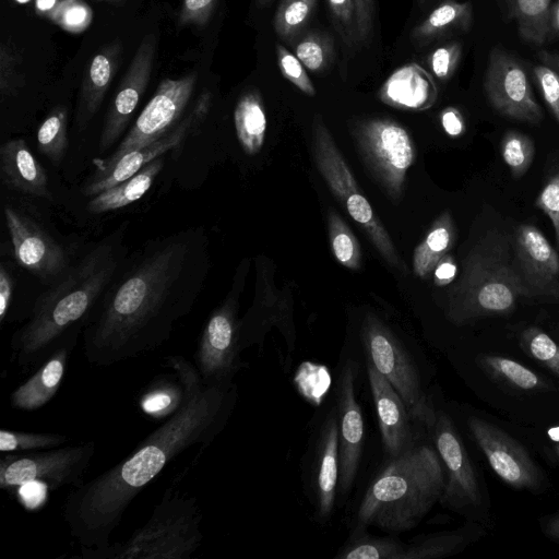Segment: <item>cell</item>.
Listing matches in <instances>:
<instances>
[{"label":"cell","mask_w":559,"mask_h":559,"mask_svg":"<svg viewBox=\"0 0 559 559\" xmlns=\"http://www.w3.org/2000/svg\"><path fill=\"white\" fill-rule=\"evenodd\" d=\"M124 222L94 243L33 302L11 338L12 359L24 371L38 368L72 331L82 329L128 255Z\"/></svg>","instance_id":"3957f363"},{"label":"cell","mask_w":559,"mask_h":559,"mask_svg":"<svg viewBox=\"0 0 559 559\" xmlns=\"http://www.w3.org/2000/svg\"><path fill=\"white\" fill-rule=\"evenodd\" d=\"M359 45H367L374 20V0H354Z\"/></svg>","instance_id":"f5cc1de1"},{"label":"cell","mask_w":559,"mask_h":559,"mask_svg":"<svg viewBox=\"0 0 559 559\" xmlns=\"http://www.w3.org/2000/svg\"><path fill=\"white\" fill-rule=\"evenodd\" d=\"M533 73L543 93L545 103L559 122V73L555 68L545 62L535 66Z\"/></svg>","instance_id":"681fc988"},{"label":"cell","mask_w":559,"mask_h":559,"mask_svg":"<svg viewBox=\"0 0 559 559\" xmlns=\"http://www.w3.org/2000/svg\"><path fill=\"white\" fill-rule=\"evenodd\" d=\"M535 206L550 219L559 249V168L548 178L536 198Z\"/></svg>","instance_id":"c3c4849f"},{"label":"cell","mask_w":559,"mask_h":559,"mask_svg":"<svg viewBox=\"0 0 559 559\" xmlns=\"http://www.w3.org/2000/svg\"><path fill=\"white\" fill-rule=\"evenodd\" d=\"M484 90L489 104L502 116L539 123L543 110L523 66L506 50L495 47L488 56Z\"/></svg>","instance_id":"5bb4252c"},{"label":"cell","mask_w":559,"mask_h":559,"mask_svg":"<svg viewBox=\"0 0 559 559\" xmlns=\"http://www.w3.org/2000/svg\"><path fill=\"white\" fill-rule=\"evenodd\" d=\"M352 133L373 178L391 199L400 200L407 171L416 157L409 133L389 118L356 121Z\"/></svg>","instance_id":"9c48e42d"},{"label":"cell","mask_w":559,"mask_h":559,"mask_svg":"<svg viewBox=\"0 0 559 559\" xmlns=\"http://www.w3.org/2000/svg\"><path fill=\"white\" fill-rule=\"evenodd\" d=\"M96 451L94 441L75 445L20 453H3L0 460V487L14 490L41 484L49 490L83 484V476Z\"/></svg>","instance_id":"ba28073f"},{"label":"cell","mask_w":559,"mask_h":559,"mask_svg":"<svg viewBox=\"0 0 559 559\" xmlns=\"http://www.w3.org/2000/svg\"><path fill=\"white\" fill-rule=\"evenodd\" d=\"M462 51L460 41H451L431 51L427 63L432 74L441 81L451 79L460 64Z\"/></svg>","instance_id":"7dc6e473"},{"label":"cell","mask_w":559,"mask_h":559,"mask_svg":"<svg viewBox=\"0 0 559 559\" xmlns=\"http://www.w3.org/2000/svg\"><path fill=\"white\" fill-rule=\"evenodd\" d=\"M466 536L460 531L420 536L406 544L404 559H437L461 550Z\"/></svg>","instance_id":"8d00e7d4"},{"label":"cell","mask_w":559,"mask_h":559,"mask_svg":"<svg viewBox=\"0 0 559 559\" xmlns=\"http://www.w3.org/2000/svg\"><path fill=\"white\" fill-rule=\"evenodd\" d=\"M474 11L469 1L444 0L411 32V39L417 45H427L447 34L469 32Z\"/></svg>","instance_id":"4316f807"},{"label":"cell","mask_w":559,"mask_h":559,"mask_svg":"<svg viewBox=\"0 0 559 559\" xmlns=\"http://www.w3.org/2000/svg\"><path fill=\"white\" fill-rule=\"evenodd\" d=\"M68 110L63 106L53 108L37 130V147L52 164L58 166L68 147Z\"/></svg>","instance_id":"e575fe53"},{"label":"cell","mask_w":559,"mask_h":559,"mask_svg":"<svg viewBox=\"0 0 559 559\" xmlns=\"http://www.w3.org/2000/svg\"><path fill=\"white\" fill-rule=\"evenodd\" d=\"M175 374V373H174ZM183 401V389L176 377L154 379L140 397L139 405L146 415L162 419L174 415Z\"/></svg>","instance_id":"d6a6232c"},{"label":"cell","mask_w":559,"mask_h":559,"mask_svg":"<svg viewBox=\"0 0 559 559\" xmlns=\"http://www.w3.org/2000/svg\"><path fill=\"white\" fill-rule=\"evenodd\" d=\"M555 451H556V454H557V455H558V457H559V444H557V445H556Z\"/></svg>","instance_id":"be15d7a7"},{"label":"cell","mask_w":559,"mask_h":559,"mask_svg":"<svg viewBox=\"0 0 559 559\" xmlns=\"http://www.w3.org/2000/svg\"><path fill=\"white\" fill-rule=\"evenodd\" d=\"M548 532L551 536L559 539V515H557L549 522Z\"/></svg>","instance_id":"94428289"},{"label":"cell","mask_w":559,"mask_h":559,"mask_svg":"<svg viewBox=\"0 0 559 559\" xmlns=\"http://www.w3.org/2000/svg\"><path fill=\"white\" fill-rule=\"evenodd\" d=\"M361 342L369 364L392 384L413 419L429 427L436 411L429 404L418 369L402 343L372 314L367 316L362 323Z\"/></svg>","instance_id":"30bf717a"},{"label":"cell","mask_w":559,"mask_h":559,"mask_svg":"<svg viewBox=\"0 0 559 559\" xmlns=\"http://www.w3.org/2000/svg\"><path fill=\"white\" fill-rule=\"evenodd\" d=\"M237 299L230 294L207 318L198 340L194 366L206 384L233 382L241 369Z\"/></svg>","instance_id":"7c38bea8"},{"label":"cell","mask_w":559,"mask_h":559,"mask_svg":"<svg viewBox=\"0 0 559 559\" xmlns=\"http://www.w3.org/2000/svg\"><path fill=\"white\" fill-rule=\"evenodd\" d=\"M520 344L526 354L559 377V345L547 333L530 326L522 331Z\"/></svg>","instance_id":"7bdbcfd3"},{"label":"cell","mask_w":559,"mask_h":559,"mask_svg":"<svg viewBox=\"0 0 559 559\" xmlns=\"http://www.w3.org/2000/svg\"><path fill=\"white\" fill-rule=\"evenodd\" d=\"M3 214L17 264L48 286L58 281L71 265L64 248L25 212L5 204Z\"/></svg>","instance_id":"4fadbf2b"},{"label":"cell","mask_w":559,"mask_h":559,"mask_svg":"<svg viewBox=\"0 0 559 559\" xmlns=\"http://www.w3.org/2000/svg\"><path fill=\"white\" fill-rule=\"evenodd\" d=\"M317 0H282L273 19L277 36L294 45L310 21Z\"/></svg>","instance_id":"d590c367"},{"label":"cell","mask_w":559,"mask_h":559,"mask_svg":"<svg viewBox=\"0 0 559 559\" xmlns=\"http://www.w3.org/2000/svg\"><path fill=\"white\" fill-rule=\"evenodd\" d=\"M406 544L392 537L355 532L335 556L336 559H404Z\"/></svg>","instance_id":"1f68e13d"},{"label":"cell","mask_w":559,"mask_h":559,"mask_svg":"<svg viewBox=\"0 0 559 559\" xmlns=\"http://www.w3.org/2000/svg\"><path fill=\"white\" fill-rule=\"evenodd\" d=\"M195 83V73L180 79L163 80L116 150L107 157L94 159L93 175L104 173L124 154L147 145L170 131L183 118Z\"/></svg>","instance_id":"8fae6325"},{"label":"cell","mask_w":559,"mask_h":559,"mask_svg":"<svg viewBox=\"0 0 559 559\" xmlns=\"http://www.w3.org/2000/svg\"><path fill=\"white\" fill-rule=\"evenodd\" d=\"M217 0H183L179 21L181 25L194 24L203 27L216 5Z\"/></svg>","instance_id":"f907efd6"},{"label":"cell","mask_w":559,"mask_h":559,"mask_svg":"<svg viewBox=\"0 0 559 559\" xmlns=\"http://www.w3.org/2000/svg\"><path fill=\"white\" fill-rule=\"evenodd\" d=\"M444 486L445 469L436 448L416 442L390 459L369 486L357 510L358 528L412 530L440 501Z\"/></svg>","instance_id":"277c9868"},{"label":"cell","mask_w":559,"mask_h":559,"mask_svg":"<svg viewBox=\"0 0 559 559\" xmlns=\"http://www.w3.org/2000/svg\"><path fill=\"white\" fill-rule=\"evenodd\" d=\"M120 50L118 44H111L95 55L87 64L75 112V126L79 130H83L98 111L116 73Z\"/></svg>","instance_id":"d4e9b609"},{"label":"cell","mask_w":559,"mask_h":559,"mask_svg":"<svg viewBox=\"0 0 559 559\" xmlns=\"http://www.w3.org/2000/svg\"><path fill=\"white\" fill-rule=\"evenodd\" d=\"M156 37L146 35L136 49L108 108L99 138L100 152L110 148L127 129L150 81Z\"/></svg>","instance_id":"ac0fdd59"},{"label":"cell","mask_w":559,"mask_h":559,"mask_svg":"<svg viewBox=\"0 0 559 559\" xmlns=\"http://www.w3.org/2000/svg\"><path fill=\"white\" fill-rule=\"evenodd\" d=\"M48 16L63 29L81 33L91 24L93 13L82 0H62Z\"/></svg>","instance_id":"ee69618b"},{"label":"cell","mask_w":559,"mask_h":559,"mask_svg":"<svg viewBox=\"0 0 559 559\" xmlns=\"http://www.w3.org/2000/svg\"><path fill=\"white\" fill-rule=\"evenodd\" d=\"M328 225L331 249L335 259L347 269H360L361 250L353 231L337 213L332 212L329 215Z\"/></svg>","instance_id":"74e56055"},{"label":"cell","mask_w":559,"mask_h":559,"mask_svg":"<svg viewBox=\"0 0 559 559\" xmlns=\"http://www.w3.org/2000/svg\"><path fill=\"white\" fill-rule=\"evenodd\" d=\"M380 99L402 109L424 110L437 98V87L431 76L417 64L395 71L379 91Z\"/></svg>","instance_id":"484cf974"},{"label":"cell","mask_w":559,"mask_h":559,"mask_svg":"<svg viewBox=\"0 0 559 559\" xmlns=\"http://www.w3.org/2000/svg\"><path fill=\"white\" fill-rule=\"evenodd\" d=\"M469 431L493 472L516 489H534L540 473L524 447L497 426L471 416Z\"/></svg>","instance_id":"e0dca14e"},{"label":"cell","mask_w":559,"mask_h":559,"mask_svg":"<svg viewBox=\"0 0 559 559\" xmlns=\"http://www.w3.org/2000/svg\"><path fill=\"white\" fill-rule=\"evenodd\" d=\"M203 513L198 500L167 488L147 522L122 543L98 551H81L83 559H190L201 547Z\"/></svg>","instance_id":"8992f818"},{"label":"cell","mask_w":559,"mask_h":559,"mask_svg":"<svg viewBox=\"0 0 559 559\" xmlns=\"http://www.w3.org/2000/svg\"><path fill=\"white\" fill-rule=\"evenodd\" d=\"M294 382L309 403L320 405L330 389L331 376L325 366L306 361L297 369Z\"/></svg>","instance_id":"b9f144b4"},{"label":"cell","mask_w":559,"mask_h":559,"mask_svg":"<svg viewBox=\"0 0 559 559\" xmlns=\"http://www.w3.org/2000/svg\"><path fill=\"white\" fill-rule=\"evenodd\" d=\"M19 3H26L28 2L29 0H16Z\"/></svg>","instance_id":"e7e4bbea"},{"label":"cell","mask_w":559,"mask_h":559,"mask_svg":"<svg viewBox=\"0 0 559 559\" xmlns=\"http://www.w3.org/2000/svg\"><path fill=\"white\" fill-rule=\"evenodd\" d=\"M70 441V437L51 432H24L1 429L0 451L2 453H20L55 449Z\"/></svg>","instance_id":"f35d334b"},{"label":"cell","mask_w":559,"mask_h":559,"mask_svg":"<svg viewBox=\"0 0 559 559\" xmlns=\"http://www.w3.org/2000/svg\"><path fill=\"white\" fill-rule=\"evenodd\" d=\"M501 155L514 178L522 177L531 167L535 156L532 139L519 131H508L501 141Z\"/></svg>","instance_id":"60d3db41"},{"label":"cell","mask_w":559,"mask_h":559,"mask_svg":"<svg viewBox=\"0 0 559 559\" xmlns=\"http://www.w3.org/2000/svg\"><path fill=\"white\" fill-rule=\"evenodd\" d=\"M294 53L304 67L314 73L330 68L335 58L334 39L322 31H307L294 43Z\"/></svg>","instance_id":"836d02e7"},{"label":"cell","mask_w":559,"mask_h":559,"mask_svg":"<svg viewBox=\"0 0 559 559\" xmlns=\"http://www.w3.org/2000/svg\"><path fill=\"white\" fill-rule=\"evenodd\" d=\"M441 124L448 135L457 138L465 131L462 114L454 107H447L440 115Z\"/></svg>","instance_id":"11a10c76"},{"label":"cell","mask_w":559,"mask_h":559,"mask_svg":"<svg viewBox=\"0 0 559 559\" xmlns=\"http://www.w3.org/2000/svg\"><path fill=\"white\" fill-rule=\"evenodd\" d=\"M210 269V240L201 226L150 239L128 253L84 323L86 360L109 367L163 345L192 311Z\"/></svg>","instance_id":"6da1fadb"},{"label":"cell","mask_w":559,"mask_h":559,"mask_svg":"<svg viewBox=\"0 0 559 559\" xmlns=\"http://www.w3.org/2000/svg\"><path fill=\"white\" fill-rule=\"evenodd\" d=\"M107 1H116V0H107Z\"/></svg>","instance_id":"003e7915"},{"label":"cell","mask_w":559,"mask_h":559,"mask_svg":"<svg viewBox=\"0 0 559 559\" xmlns=\"http://www.w3.org/2000/svg\"><path fill=\"white\" fill-rule=\"evenodd\" d=\"M82 329L70 332L55 352L35 372L10 394L11 405L19 411L33 412L45 406L61 386L70 356Z\"/></svg>","instance_id":"7402d4cb"},{"label":"cell","mask_w":559,"mask_h":559,"mask_svg":"<svg viewBox=\"0 0 559 559\" xmlns=\"http://www.w3.org/2000/svg\"><path fill=\"white\" fill-rule=\"evenodd\" d=\"M57 3V0H36V9L39 13L48 15Z\"/></svg>","instance_id":"680465c9"},{"label":"cell","mask_w":559,"mask_h":559,"mask_svg":"<svg viewBox=\"0 0 559 559\" xmlns=\"http://www.w3.org/2000/svg\"><path fill=\"white\" fill-rule=\"evenodd\" d=\"M165 165L164 155L145 165L129 179L92 197L87 211L102 214L116 211L140 200L152 187Z\"/></svg>","instance_id":"83f0119b"},{"label":"cell","mask_w":559,"mask_h":559,"mask_svg":"<svg viewBox=\"0 0 559 559\" xmlns=\"http://www.w3.org/2000/svg\"><path fill=\"white\" fill-rule=\"evenodd\" d=\"M17 64V55L11 46L1 45L0 50V90L1 96H10L15 90L14 71Z\"/></svg>","instance_id":"816d5d0a"},{"label":"cell","mask_w":559,"mask_h":559,"mask_svg":"<svg viewBox=\"0 0 559 559\" xmlns=\"http://www.w3.org/2000/svg\"><path fill=\"white\" fill-rule=\"evenodd\" d=\"M457 273V266L452 255L445 254L437 263L433 270V282L437 286H445L453 282Z\"/></svg>","instance_id":"9f6ffc18"},{"label":"cell","mask_w":559,"mask_h":559,"mask_svg":"<svg viewBox=\"0 0 559 559\" xmlns=\"http://www.w3.org/2000/svg\"><path fill=\"white\" fill-rule=\"evenodd\" d=\"M0 175L10 190L33 198L51 199L46 169L23 139L9 140L1 145Z\"/></svg>","instance_id":"cb8c5ba5"},{"label":"cell","mask_w":559,"mask_h":559,"mask_svg":"<svg viewBox=\"0 0 559 559\" xmlns=\"http://www.w3.org/2000/svg\"><path fill=\"white\" fill-rule=\"evenodd\" d=\"M508 16L515 21L522 39L545 45L554 34L551 27L552 0H504Z\"/></svg>","instance_id":"f1b7e54d"},{"label":"cell","mask_w":559,"mask_h":559,"mask_svg":"<svg viewBox=\"0 0 559 559\" xmlns=\"http://www.w3.org/2000/svg\"><path fill=\"white\" fill-rule=\"evenodd\" d=\"M538 56L542 62L548 63L559 73V55L548 51H540Z\"/></svg>","instance_id":"6f0895ef"},{"label":"cell","mask_w":559,"mask_h":559,"mask_svg":"<svg viewBox=\"0 0 559 559\" xmlns=\"http://www.w3.org/2000/svg\"><path fill=\"white\" fill-rule=\"evenodd\" d=\"M427 1H428V0H418V2H419L420 4H424V3H426Z\"/></svg>","instance_id":"03108f58"},{"label":"cell","mask_w":559,"mask_h":559,"mask_svg":"<svg viewBox=\"0 0 559 559\" xmlns=\"http://www.w3.org/2000/svg\"><path fill=\"white\" fill-rule=\"evenodd\" d=\"M334 26L348 47L359 45L354 0H328Z\"/></svg>","instance_id":"f6af8a7d"},{"label":"cell","mask_w":559,"mask_h":559,"mask_svg":"<svg viewBox=\"0 0 559 559\" xmlns=\"http://www.w3.org/2000/svg\"><path fill=\"white\" fill-rule=\"evenodd\" d=\"M551 27L554 34H557L559 36V0H556V2L552 4Z\"/></svg>","instance_id":"91938a15"},{"label":"cell","mask_w":559,"mask_h":559,"mask_svg":"<svg viewBox=\"0 0 559 559\" xmlns=\"http://www.w3.org/2000/svg\"><path fill=\"white\" fill-rule=\"evenodd\" d=\"M14 278L9 263L0 264V324H3L9 316L12 305Z\"/></svg>","instance_id":"db71d44e"},{"label":"cell","mask_w":559,"mask_h":559,"mask_svg":"<svg viewBox=\"0 0 559 559\" xmlns=\"http://www.w3.org/2000/svg\"><path fill=\"white\" fill-rule=\"evenodd\" d=\"M435 448L445 469L440 502L448 508L478 507L481 501L477 478L465 447L449 416L436 412L432 424Z\"/></svg>","instance_id":"2e32d148"},{"label":"cell","mask_w":559,"mask_h":559,"mask_svg":"<svg viewBox=\"0 0 559 559\" xmlns=\"http://www.w3.org/2000/svg\"><path fill=\"white\" fill-rule=\"evenodd\" d=\"M463 266L447 307V316L454 323L507 314L521 298L531 297L518 267L512 236L506 231H486Z\"/></svg>","instance_id":"5b68a950"},{"label":"cell","mask_w":559,"mask_h":559,"mask_svg":"<svg viewBox=\"0 0 559 559\" xmlns=\"http://www.w3.org/2000/svg\"><path fill=\"white\" fill-rule=\"evenodd\" d=\"M455 226L451 214L444 212L433 223L426 238L415 248L413 254L414 273L427 278L440 259L455 242Z\"/></svg>","instance_id":"4dcf8cb0"},{"label":"cell","mask_w":559,"mask_h":559,"mask_svg":"<svg viewBox=\"0 0 559 559\" xmlns=\"http://www.w3.org/2000/svg\"><path fill=\"white\" fill-rule=\"evenodd\" d=\"M340 478L338 426L336 411L326 416L317 439L312 489L316 516L320 521L330 519L334 509Z\"/></svg>","instance_id":"603a6c76"},{"label":"cell","mask_w":559,"mask_h":559,"mask_svg":"<svg viewBox=\"0 0 559 559\" xmlns=\"http://www.w3.org/2000/svg\"><path fill=\"white\" fill-rule=\"evenodd\" d=\"M312 150L317 167L334 197L366 231L382 258L392 266L407 273L408 270L396 252L389 233L360 192L350 168L320 116H316L312 124Z\"/></svg>","instance_id":"52a82bcc"},{"label":"cell","mask_w":559,"mask_h":559,"mask_svg":"<svg viewBox=\"0 0 559 559\" xmlns=\"http://www.w3.org/2000/svg\"><path fill=\"white\" fill-rule=\"evenodd\" d=\"M211 94L203 93L194 107L165 135L154 142L121 156L107 170L92 175L83 187V193L92 198L139 173L145 165L165 153L181 146L202 124L211 106Z\"/></svg>","instance_id":"9a60e30c"},{"label":"cell","mask_w":559,"mask_h":559,"mask_svg":"<svg viewBox=\"0 0 559 559\" xmlns=\"http://www.w3.org/2000/svg\"><path fill=\"white\" fill-rule=\"evenodd\" d=\"M356 365L347 361L340 373L337 386V426L340 478L337 490L345 496L352 488L364 445V419L355 394Z\"/></svg>","instance_id":"d6986e66"},{"label":"cell","mask_w":559,"mask_h":559,"mask_svg":"<svg viewBox=\"0 0 559 559\" xmlns=\"http://www.w3.org/2000/svg\"><path fill=\"white\" fill-rule=\"evenodd\" d=\"M480 365L490 374L516 389L533 390L540 385V379L535 372L508 357L483 356Z\"/></svg>","instance_id":"ab89813d"},{"label":"cell","mask_w":559,"mask_h":559,"mask_svg":"<svg viewBox=\"0 0 559 559\" xmlns=\"http://www.w3.org/2000/svg\"><path fill=\"white\" fill-rule=\"evenodd\" d=\"M234 122L238 142L246 154L260 152L266 133V116L260 93H245L235 107Z\"/></svg>","instance_id":"f546056e"},{"label":"cell","mask_w":559,"mask_h":559,"mask_svg":"<svg viewBox=\"0 0 559 559\" xmlns=\"http://www.w3.org/2000/svg\"><path fill=\"white\" fill-rule=\"evenodd\" d=\"M183 389L180 408L122 461L72 490L63 519L81 551L108 547L134 498L176 456L189 448H207L224 430L237 400L234 382L206 384L197 367L182 356L165 357Z\"/></svg>","instance_id":"7a4b0ae2"},{"label":"cell","mask_w":559,"mask_h":559,"mask_svg":"<svg viewBox=\"0 0 559 559\" xmlns=\"http://www.w3.org/2000/svg\"><path fill=\"white\" fill-rule=\"evenodd\" d=\"M277 63L282 75L309 96L316 95V88L306 71V68L285 46L276 45Z\"/></svg>","instance_id":"bcb514c9"},{"label":"cell","mask_w":559,"mask_h":559,"mask_svg":"<svg viewBox=\"0 0 559 559\" xmlns=\"http://www.w3.org/2000/svg\"><path fill=\"white\" fill-rule=\"evenodd\" d=\"M271 0H257V2L259 4H266L267 2H270Z\"/></svg>","instance_id":"6125c7cd"},{"label":"cell","mask_w":559,"mask_h":559,"mask_svg":"<svg viewBox=\"0 0 559 559\" xmlns=\"http://www.w3.org/2000/svg\"><path fill=\"white\" fill-rule=\"evenodd\" d=\"M521 277L531 295L559 294V254L534 225H520L512 236Z\"/></svg>","instance_id":"ffe728a7"},{"label":"cell","mask_w":559,"mask_h":559,"mask_svg":"<svg viewBox=\"0 0 559 559\" xmlns=\"http://www.w3.org/2000/svg\"><path fill=\"white\" fill-rule=\"evenodd\" d=\"M367 374L383 449L390 459L396 457L417 442L414 419L392 384L369 362Z\"/></svg>","instance_id":"44dd1931"}]
</instances>
